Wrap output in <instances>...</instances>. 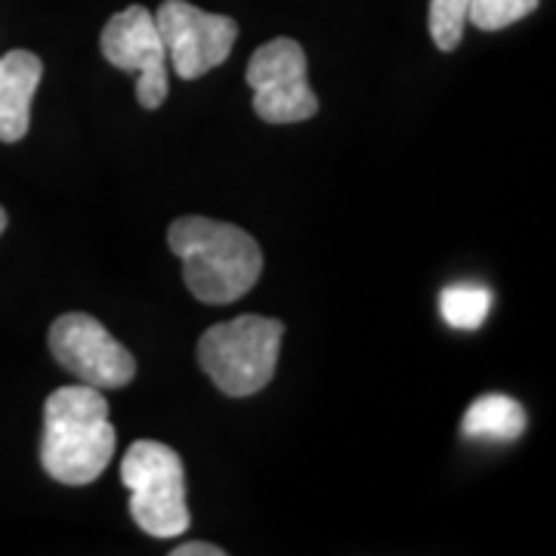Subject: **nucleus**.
<instances>
[{
    "label": "nucleus",
    "mask_w": 556,
    "mask_h": 556,
    "mask_svg": "<svg viewBox=\"0 0 556 556\" xmlns=\"http://www.w3.org/2000/svg\"><path fill=\"white\" fill-rule=\"evenodd\" d=\"M174 556H223L226 551L217 544H207V541H192V544H179L170 551Z\"/></svg>",
    "instance_id": "4468645a"
},
{
    "label": "nucleus",
    "mask_w": 556,
    "mask_h": 556,
    "mask_svg": "<svg viewBox=\"0 0 556 556\" xmlns=\"http://www.w3.org/2000/svg\"><path fill=\"white\" fill-rule=\"evenodd\" d=\"M109 402L87 383L60 387L43 402L40 464L62 485H90L115 455Z\"/></svg>",
    "instance_id": "f257e3e1"
},
{
    "label": "nucleus",
    "mask_w": 556,
    "mask_h": 556,
    "mask_svg": "<svg viewBox=\"0 0 556 556\" xmlns=\"http://www.w3.org/2000/svg\"><path fill=\"white\" fill-rule=\"evenodd\" d=\"M281 338L278 318L239 316L201 334L199 362L223 396H254L276 375Z\"/></svg>",
    "instance_id": "7ed1b4c3"
},
{
    "label": "nucleus",
    "mask_w": 556,
    "mask_h": 556,
    "mask_svg": "<svg viewBox=\"0 0 556 556\" xmlns=\"http://www.w3.org/2000/svg\"><path fill=\"white\" fill-rule=\"evenodd\" d=\"M167 65L182 80H195L229 60L239 25L229 16L204 13L186 0H164L155 13Z\"/></svg>",
    "instance_id": "39448f33"
},
{
    "label": "nucleus",
    "mask_w": 556,
    "mask_h": 556,
    "mask_svg": "<svg viewBox=\"0 0 556 556\" xmlns=\"http://www.w3.org/2000/svg\"><path fill=\"white\" fill-rule=\"evenodd\" d=\"M121 482L134 492L130 517L152 538H177L189 529L182 457L155 439H139L121 460Z\"/></svg>",
    "instance_id": "20e7f679"
},
{
    "label": "nucleus",
    "mask_w": 556,
    "mask_h": 556,
    "mask_svg": "<svg viewBox=\"0 0 556 556\" xmlns=\"http://www.w3.org/2000/svg\"><path fill=\"white\" fill-rule=\"evenodd\" d=\"M43 62L28 50H13L0 60V142H20L31 124V100Z\"/></svg>",
    "instance_id": "1a4fd4ad"
},
{
    "label": "nucleus",
    "mask_w": 556,
    "mask_h": 556,
    "mask_svg": "<svg viewBox=\"0 0 556 556\" xmlns=\"http://www.w3.org/2000/svg\"><path fill=\"white\" fill-rule=\"evenodd\" d=\"M541 0H470L467 22H473L482 31H501L514 22L535 13Z\"/></svg>",
    "instance_id": "f8f14e48"
},
{
    "label": "nucleus",
    "mask_w": 556,
    "mask_h": 556,
    "mask_svg": "<svg viewBox=\"0 0 556 556\" xmlns=\"http://www.w3.org/2000/svg\"><path fill=\"white\" fill-rule=\"evenodd\" d=\"M102 56L121 72H137V100L142 109H159L167 100V53L155 16L146 7H127L102 28Z\"/></svg>",
    "instance_id": "6e6552de"
},
{
    "label": "nucleus",
    "mask_w": 556,
    "mask_h": 556,
    "mask_svg": "<svg viewBox=\"0 0 556 556\" xmlns=\"http://www.w3.org/2000/svg\"><path fill=\"white\" fill-rule=\"evenodd\" d=\"M439 313L457 331H477L492 313V291L477 281L448 285L439 298Z\"/></svg>",
    "instance_id": "9b49d317"
},
{
    "label": "nucleus",
    "mask_w": 556,
    "mask_h": 556,
    "mask_svg": "<svg viewBox=\"0 0 556 556\" xmlns=\"http://www.w3.org/2000/svg\"><path fill=\"white\" fill-rule=\"evenodd\" d=\"M3 229H7V211L0 207V236H3Z\"/></svg>",
    "instance_id": "2eb2a0df"
},
{
    "label": "nucleus",
    "mask_w": 556,
    "mask_h": 556,
    "mask_svg": "<svg viewBox=\"0 0 556 556\" xmlns=\"http://www.w3.org/2000/svg\"><path fill=\"white\" fill-rule=\"evenodd\" d=\"M470 13V0H430V35L439 50L452 53L460 38Z\"/></svg>",
    "instance_id": "ddd939ff"
},
{
    "label": "nucleus",
    "mask_w": 556,
    "mask_h": 556,
    "mask_svg": "<svg viewBox=\"0 0 556 556\" xmlns=\"http://www.w3.org/2000/svg\"><path fill=\"white\" fill-rule=\"evenodd\" d=\"M464 437L479 439V442H514L526 433V412L517 399L492 396L477 399L460 424Z\"/></svg>",
    "instance_id": "9d476101"
},
{
    "label": "nucleus",
    "mask_w": 556,
    "mask_h": 556,
    "mask_svg": "<svg viewBox=\"0 0 556 556\" xmlns=\"http://www.w3.org/2000/svg\"><path fill=\"white\" fill-rule=\"evenodd\" d=\"M50 353L78 383L93 390H118L137 375V362L105 325L87 313H65L50 328Z\"/></svg>",
    "instance_id": "0eeeda50"
},
{
    "label": "nucleus",
    "mask_w": 556,
    "mask_h": 556,
    "mask_svg": "<svg viewBox=\"0 0 556 556\" xmlns=\"http://www.w3.org/2000/svg\"><path fill=\"white\" fill-rule=\"evenodd\" d=\"M170 251L182 260V276L201 303H236L263 273V251L244 229L207 217H179L167 229Z\"/></svg>",
    "instance_id": "f03ea898"
},
{
    "label": "nucleus",
    "mask_w": 556,
    "mask_h": 556,
    "mask_svg": "<svg viewBox=\"0 0 556 556\" xmlns=\"http://www.w3.org/2000/svg\"><path fill=\"white\" fill-rule=\"evenodd\" d=\"M244 78L254 90V112L266 124H298L318 112V97L306 80V53L298 40L263 43L248 62Z\"/></svg>",
    "instance_id": "423d86ee"
}]
</instances>
